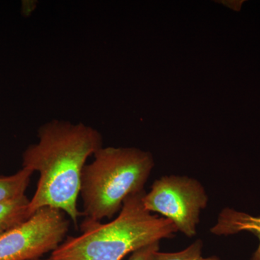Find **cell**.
Here are the masks:
<instances>
[{
    "instance_id": "obj_4",
    "label": "cell",
    "mask_w": 260,
    "mask_h": 260,
    "mask_svg": "<svg viewBox=\"0 0 260 260\" xmlns=\"http://www.w3.org/2000/svg\"><path fill=\"white\" fill-rule=\"evenodd\" d=\"M143 201L148 211L172 220L178 232L191 238L197 234L201 210L208 206V195L194 178L164 176L154 181Z\"/></svg>"
},
{
    "instance_id": "obj_8",
    "label": "cell",
    "mask_w": 260,
    "mask_h": 260,
    "mask_svg": "<svg viewBox=\"0 0 260 260\" xmlns=\"http://www.w3.org/2000/svg\"><path fill=\"white\" fill-rule=\"evenodd\" d=\"M32 174V171L22 168L13 175L0 177V203L25 195Z\"/></svg>"
},
{
    "instance_id": "obj_9",
    "label": "cell",
    "mask_w": 260,
    "mask_h": 260,
    "mask_svg": "<svg viewBox=\"0 0 260 260\" xmlns=\"http://www.w3.org/2000/svg\"><path fill=\"white\" fill-rule=\"evenodd\" d=\"M203 242L198 239L194 243L177 252H160L158 251L155 260H221L218 256H203Z\"/></svg>"
},
{
    "instance_id": "obj_3",
    "label": "cell",
    "mask_w": 260,
    "mask_h": 260,
    "mask_svg": "<svg viewBox=\"0 0 260 260\" xmlns=\"http://www.w3.org/2000/svg\"><path fill=\"white\" fill-rule=\"evenodd\" d=\"M82 174L80 194L85 218L101 222L119 213L129 195L145 190L155 162L134 147H102Z\"/></svg>"
},
{
    "instance_id": "obj_7",
    "label": "cell",
    "mask_w": 260,
    "mask_h": 260,
    "mask_svg": "<svg viewBox=\"0 0 260 260\" xmlns=\"http://www.w3.org/2000/svg\"><path fill=\"white\" fill-rule=\"evenodd\" d=\"M30 200L26 196L0 203V236L28 220Z\"/></svg>"
},
{
    "instance_id": "obj_10",
    "label": "cell",
    "mask_w": 260,
    "mask_h": 260,
    "mask_svg": "<svg viewBox=\"0 0 260 260\" xmlns=\"http://www.w3.org/2000/svg\"><path fill=\"white\" fill-rule=\"evenodd\" d=\"M160 242L150 244L132 253L127 260H155L160 249Z\"/></svg>"
},
{
    "instance_id": "obj_5",
    "label": "cell",
    "mask_w": 260,
    "mask_h": 260,
    "mask_svg": "<svg viewBox=\"0 0 260 260\" xmlns=\"http://www.w3.org/2000/svg\"><path fill=\"white\" fill-rule=\"evenodd\" d=\"M70 225L64 212L41 208L28 220L0 236V260L42 258L64 242Z\"/></svg>"
},
{
    "instance_id": "obj_6",
    "label": "cell",
    "mask_w": 260,
    "mask_h": 260,
    "mask_svg": "<svg viewBox=\"0 0 260 260\" xmlns=\"http://www.w3.org/2000/svg\"><path fill=\"white\" fill-rule=\"evenodd\" d=\"M210 231L216 236L235 235L241 232L251 233L259 240V245L251 260H260V216H253L245 212L225 208L219 213L216 224Z\"/></svg>"
},
{
    "instance_id": "obj_2",
    "label": "cell",
    "mask_w": 260,
    "mask_h": 260,
    "mask_svg": "<svg viewBox=\"0 0 260 260\" xmlns=\"http://www.w3.org/2000/svg\"><path fill=\"white\" fill-rule=\"evenodd\" d=\"M145 190L129 195L119 215L107 223L84 218L81 234L68 237L51 253L54 260H121L127 254L178 232L169 219L145 208Z\"/></svg>"
},
{
    "instance_id": "obj_1",
    "label": "cell",
    "mask_w": 260,
    "mask_h": 260,
    "mask_svg": "<svg viewBox=\"0 0 260 260\" xmlns=\"http://www.w3.org/2000/svg\"><path fill=\"white\" fill-rule=\"evenodd\" d=\"M37 137V143L22 154L23 168L39 174L30 215L46 207L55 208L77 227L83 215L78 208L82 174L89 157L104 147L102 135L82 122L52 119L39 126Z\"/></svg>"
},
{
    "instance_id": "obj_11",
    "label": "cell",
    "mask_w": 260,
    "mask_h": 260,
    "mask_svg": "<svg viewBox=\"0 0 260 260\" xmlns=\"http://www.w3.org/2000/svg\"><path fill=\"white\" fill-rule=\"evenodd\" d=\"M31 260H54V259H53L52 258H51V257H50V256H49V257H48V258H39V259H31Z\"/></svg>"
}]
</instances>
